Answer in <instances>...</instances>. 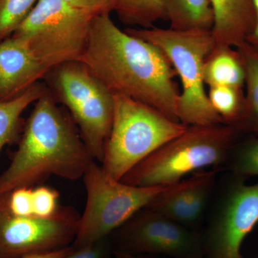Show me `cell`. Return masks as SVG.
<instances>
[{"label":"cell","instance_id":"f546056e","mask_svg":"<svg viewBox=\"0 0 258 258\" xmlns=\"http://www.w3.org/2000/svg\"><path fill=\"white\" fill-rule=\"evenodd\" d=\"M258 258V257H257Z\"/></svg>","mask_w":258,"mask_h":258},{"label":"cell","instance_id":"8992f818","mask_svg":"<svg viewBox=\"0 0 258 258\" xmlns=\"http://www.w3.org/2000/svg\"><path fill=\"white\" fill-rule=\"evenodd\" d=\"M82 179L87 198L72 244L75 249L109 237L170 186H137L125 184L107 175L96 161L88 166Z\"/></svg>","mask_w":258,"mask_h":258},{"label":"cell","instance_id":"ba28073f","mask_svg":"<svg viewBox=\"0 0 258 258\" xmlns=\"http://www.w3.org/2000/svg\"><path fill=\"white\" fill-rule=\"evenodd\" d=\"M94 17L61 0H38L12 36L25 40L50 71L81 61Z\"/></svg>","mask_w":258,"mask_h":258},{"label":"cell","instance_id":"5b68a950","mask_svg":"<svg viewBox=\"0 0 258 258\" xmlns=\"http://www.w3.org/2000/svg\"><path fill=\"white\" fill-rule=\"evenodd\" d=\"M113 96V122L100 164L107 175L120 181L132 168L182 134L187 126L142 102L123 95Z\"/></svg>","mask_w":258,"mask_h":258},{"label":"cell","instance_id":"83f0119b","mask_svg":"<svg viewBox=\"0 0 258 258\" xmlns=\"http://www.w3.org/2000/svg\"><path fill=\"white\" fill-rule=\"evenodd\" d=\"M254 3L257 21H256L255 28H254L252 33L247 37L246 42H247L254 50L258 52V0H254Z\"/></svg>","mask_w":258,"mask_h":258},{"label":"cell","instance_id":"cb8c5ba5","mask_svg":"<svg viewBox=\"0 0 258 258\" xmlns=\"http://www.w3.org/2000/svg\"><path fill=\"white\" fill-rule=\"evenodd\" d=\"M10 211L18 216H32V187H21L7 195Z\"/></svg>","mask_w":258,"mask_h":258},{"label":"cell","instance_id":"484cf974","mask_svg":"<svg viewBox=\"0 0 258 258\" xmlns=\"http://www.w3.org/2000/svg\"><path fill=\"white\" fill-rule=\"evenodd\" d=\"M66 4L94 15L111 13L114 10V0H61Z\"/></svg>","mask_w":258,"mask_h":258},{"label":"cell","instance_id":"52a82bcc","mask_svg":"<svg viewBox=\"0 0 258 258\" xmlns=\"http://www.w3.org/2000/svg\"><path fill=\"white\" fill-rule=\"evenodd\" d=\"M51 88L67 107L93 159L101 164L112 126L113 93L80 61L49 71Z\"/></svg>","mask_w":258,"mask_h":258},{"label":"cell","instance_id":"5bb4252c","mask_svg":"<svg viewBox=\"0 0 258 258\" xmlns=\"http://www.w3.org/2000/svg\"><path fill=\"white\" fill-rule=\"evenodd\" d=\"M214 15L212 36L216 45L237 47L255 28L254 0H210Z\"/></svg>","mask_w":258,"mask_h":258},{"label":"cell","instance_id":"f1b7e54d","mask_svg":"<svg viewBox=\"0 0 258 258\" xmlns=\"http://www.w3.org/2000/svg\"><path fill=\"white\" fill-rule=\"evenodd\" d=\"M113 258H151L147 255H137L120 252V251L113 249Z\"/></svg>","mask_w":258,"mask_h":258},{"label":"cell","instance_id":"ac0fdd59","mask_svg":"<svg viewBox=\"0 0 258 258\" xmlns=\"http://www.w3.org/2000/svg\"><path fill=\"white\" fill-rule=\"evenodd\" d=\"M245 69V113L241 132L258 137V52L247 42L236 47Z\"/></svg>","mask_w":258,"mask_h":258},{"label":"cell","instance_id":"d4e9b609","mask_svg":"<svg viewBox=\"0 0 258 258\" xmlns=\"http://www.w3.org/2000/svg\"><path fill=\"white\" fill-rule=\"evenodd\" d=\"M64 258H113V244L110 237L75 249Z\"/></svg>","mask_w":258,"mask_h":258},{"label":"cell","instance_id":"277c9868","mask_svg":"<svg viewBox=\"0 0 258 258\" xmlns=\"http://www.w3.org/2000/svg\"><path fill=\"white\" fill-rule=\"evenodd\" d=\"M134 36L157 47L169 60L181 83L177 103L180 123L189 125L223 123L212 108L205 89V60L215 48L211 30H175L153 27L125 29Z\"/></svg>","mask_w":258,"mask_h":258},{"label":"cell","instance_id":"603a6c76","mask_svg":"<svg viewBox=\"0 0 258 258\" xmlns=\"http://www.w3.org/2000/svg\"><path fill=\"white\" fill-rule=\"evenodd\" d=\"M59 194L55 189L46 186L32 188L34 216L50 217L58 211Z\"/></svg>","mask_w":258,"mask_h":258},{"label":"cell","instance_id":"7a4b0ae2","mask_svg":"<svg viewBox=\"0 0 258 258\" xmlns=\"http://www.w3.org/2000/svg\"><path fill=\"white\" fill-rule=\"evenodd\" d=\"M93 161L72 118L47 90L35 102L11 163L0 174V197L50 176L81 179Z\"/></svg>","mask_w":258,"mask_h":258},{"label":"cell","instance_id":"30bf717a","mask_svg":"<svg viewBox=\"0 0 258 258\" xmlns=\"http://www.w3.org/2000/svg\"><path fill=\"white\" fill-rule=\"evenodd\" d=\"M113 249L137 255L205 258L203 232L144 208L110 235Z\"/></svg>","mask_w":258,"mask_h":258},{"label":"cell","instance_id":"ffe728a7","mask_svg":"<svg viewBox=\"0 0 258 258\" xmlns=\"http://www.w3.org/2000/svg\"><path fill=\"white\" fill-rule=\"evenodd\" d=\"M209 101L224 124L237 129L240 133L245 113L243 89L231 86H212L208 93Z\"/></svg>","mask_w":258,"mask_h":258},{"label":"cell","instance_id":"3957f363","mask_svg":"<svg viewBox=\"0 0 258 258\" xmlns=\"http://www.w3.org/2000/svg\"><path fill=\"white\" fill-rule=\"evenodd\" d=\"M241 134L224 123L189 125L132 168L120 181L137 186L171 185L209 166L225 167Z\"/></svg>","mask_w":258,"mask_h":258},{"label":"cell","instance_id":"6da1fadb","mask_svg":"<svg viewBox=\"0 0 258 258\" xmlns=\"http://www.w3.org/2000/svg\"><path fill=\"white\" fill-rule=\"evenodd\" d=\"M110 14L93 18L80 62L113 94L142 102L179 121L180 91L170 62L155 45L120 30Z\"/></svg>","mask_w":258,"mask_h":258},{"label":"cell","instance_id":"9a60e30c","mask_svg":"<svg viewBox=\"0 0 258 258\" xmlns=\"http://www.w3.org/2000/svg\"><path fill=\"white\" fill-rule=\"evenodd\" d=\"M245 69L237 49L215 45L205 60L204 79L209 88L231 86L243 88Z\"/></svg>","mask_w":258,"mask_h":258},{"label":"cell","instance_id":"d6986e66","mask_svg":"<svg viewBox=\"0 0 258 258\" xmlns=\"http://www.w3.org/2000/svg\"><path fill=\"white\" fill-rule=\"evenodd\" d=\"M118 19L134 28H151L161 20H166L164 0H114Z\"/></svg>","mask_w":258,"mask_h":258},{"label":"cell","instance_id":"7402d4cb","mask_svg":"<svg viewBox=\"0 0 258 258\" xmlns=\"http://www.w3.org/2000/svg\"><path fill=\"white\" fill-rule=\"evenodd\" d=\"M38 0H0V42L11 37Z\"/></svg>","mask_w":258,"mask_h":258},{"label":"cell","instance_id":"2e32d148","mask_svg":"<svg viewBox=\"0 0 258 258\" xmlns=\"http://www.w3.org/2000/svg\"><path fill=\"white\" fill-rule=\"evenodd\" d=\"M166 20L175 30H212L214 15L210 0H164Z\"/></svg>","mask_w":258,"mask_h":258},{"label":"cell","instance_id":"9c48e42d","mask_svg":"<svg viewBox=\"0 0 258 258\" xmlns=\"http://www.w3.org/2000/svg\"><path fill=\"white\" fill-rule=\"evenodd\" d=\"M231 174L222 184L203 232L205 258H243L244 239L258 222V183Z\"/></svg>","mask_w":258,"mask_h":258},{"label":"cell","instance_id":"8fae6325","mask_svg":"<svg viewBox=\"0 0 258 258\" xmlns=\"http://www.w3.org/2000/svg\"><path fill=\"white\" fill-rule=\"evenodd\" d=\"M79 215L61 207L53 216H18L10 211L7 195L0 197V258H24L72 245Z\"/></svg>","mask_w":258,"mask_h":258},{"label":"cell","instance_id":"4fadbf2b","mask_svg":"<svg viewBox=\"0 0 258 258\" xmlns=\"http://www.w3.org/2000/svg\"><path fill=\"white\" fill-rule=\"evenodd\" d=\"M48 72L23 39L0 42V101L18 96Z\"/></svg>","mask_w":258,"mask_h":258},{"label":"cell","instance_id":"7c38bea8","mask_svg":"<svg viewBox=\"0 0 258 258\" xmlns=\"http://www.w3.org/2000/svg\"><path fill=\"white\" fill-rule=\"evenodd\" d=\"M217 172L198 171L189 179L170 185L145 208L198 230L215 195Z\"/></svg>","mask_w":258,"mask_h":258},{"label":"cell","instance_id":"e0dca14e","mask_svg":"<svg viewBox=\"0 0 258 258\" xmlns=\"http://www.w3.org/2000/svg\"><path fill=\"white\" fill-rule=\"evenodd\" d=\"M47 88L40 82L7 101H0V154L3 148L16 137L20 117L29 106L35 103Z\"/></svg>","mask_w":258,"mask_h":258},{"label":"cell","instance_id":"44dd1931","mask_svg":"<svg viewBox=\"0 0 258 258\" xmlns=\"http://www.w3.org/2000/svg\"><path fill=\"white\" fill-rule=\"evenodd\" d=\"M231 174L247 178L258 176V137L239 141L225 166Z\"/></svg>","mask_w":258,"mask_h":258},{"label":"cell","instance_id":"4316f807","mask_svg":"<svg viewBox=\"0 0 258 258\" xmlns=\"http://www.w3.org/2000/svg\"><path fill=\"white\" fill-rule=\"evenodd\" d=\"M74 249V247L71 245L66 247V248L49 252V253L37 254V255L30 256V257L24 258H64L66 256L69 255V254H71Z\"/></svg>","mask_w":258,"mask_h":258}]
</instances>
